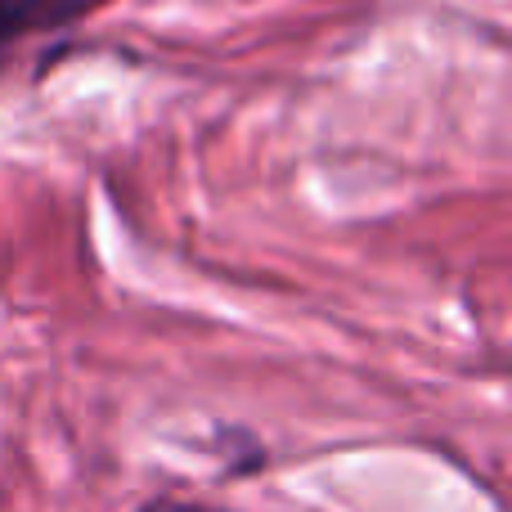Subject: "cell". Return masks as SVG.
<instances>
[{
  "mask_svg": "<svg viewBox=\"0 0 512 512\" xmlns=\"http://www.w3.org/2000/svg\"><path fill=\"white\" fill-rule=\"evenodd\" d=\"M45 5H50V0H0V50H5L27 23H36V18L45 14Z\"/></svg>",
  "mask_w": 512,
  "mask_h": 512,
  "instance_id": "6da1fadb",
  "label": "cell"
},
{
  "mask_svg": "<svg viewBox=\"0 0 512 512\" xmlns=\"http://www.w3.org/2000/svg\"><path fill=\"white\" fill-rule=\"evenodd\" d=\"M140 512H207L198 504H176V499H153V504H144Z\"/></svg>",
  "mask_w": 512,
  "mask_h": 512,
  "instance_id": "7a4b0ae2",
  "label": "cell"
}]
</instances>
